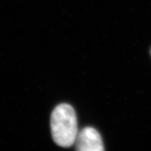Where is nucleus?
<instances>
[{"label": "nucleus", "mask_w": 151, "mask_h": 151, "mask_svg": "<svg viewBox=\"0 0 151 151\" xmlns=\"http://www.w3.org/2000/svg\"><path fill=\"white\" fill-rule=\"evenodd\" d=\"M50 128L53 141L59 146L67 148L75 143L78 134L74 109L68 104H61L52 111Z\"/></svg>", "instance_id": "f257e3e1"}, {"label": "nucleus", "mask_w": 151, "mask_h": 151, "mask_svg": "<svg viewBox=\"0 0 151 151\" xmlns=\"http://www.w3.org/2000/svg\"><path fill=\"white\" fill-rule=\"evenodd\" d=\"M76 150L79 151H103L104 150L101 136L92 127L83 129L76 139Z\"/></svg>", "instance_id": "f03ea898"}]
</instances>
